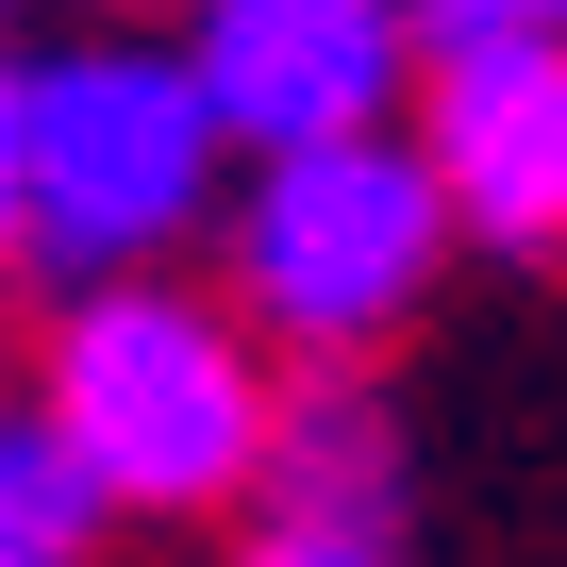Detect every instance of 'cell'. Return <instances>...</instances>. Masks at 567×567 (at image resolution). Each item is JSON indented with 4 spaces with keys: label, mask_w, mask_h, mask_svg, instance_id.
I'll use <instances>...</instances> for the list:
<instances>
[{
    "label": "cell",
    "mask_w": 567,
    "mask_h": 567,
    "mask_svg": "<svg viewBox=\"0 0 567 567\" xmlns=\"http://www.w3.org/2000/svg\"><path fill=\"white\" fill-rule=\"evenodd\" d=\"M34 417L51 451L101 484V517H217L267 484V334L184 301V284L117 267V284H68V318H51V368H34Z\"/></svg>",
    "instance_id": "6da1fadb"
},
{
    "label": "cell",
    "mask_w": 567,
    "mask_h": 567,
    "mask_svg": "<svg viewBox=\"0 0 567 567\" xmlns=\"http://www.w3.org/2000/svg\"><path fill=\"white\" fill-rule=\"evenodd\" d=\"M451 267V200L417 134H318V151H250L234 200V318L301 368H351L417 318V284Z\"/></svg>",
    "instance_id": "7a4b0ae2"
},
{
    "label": "cell",
    "mask_w": 567,
    "mask_h": 567,
    "mask_svg": "<svg viewBox=\"0 0 567 567\" xmlns=\"http://www.w3.org/2000/svg\"><path fill=\"white\" fill-rule=\"evenodd\" d=\"M217 101L184 51H51L34 68V151H18V250L68 267V284H117V267H167L217 200Z\"/></svg>",
    "instance_id": "3957f363"
},
{
    "label": "cell",
    "mask_w": 567,
    "mask_h": 567,
    "mask_svg": "<svg viewBox=\"0 0 567 567\" xmlns=\"http://www.w3.org/2000/svg\"><path fill=\"white\" fill-rule=\"evenodd\" d=\"M417 167L451 234L550 267L567 250V34H434L417 68Z\"/></svg>",
    "instance_id": "277c9868"
},
{
    "label": "cell",
    "mask_w": 567,
    "mask_h": 567,
    "mask_svg": "<svg viewBox=\"0 0 567 567\" xmlns=\"http://www.w3.org/2000/svg\"><path fill=\"white\" fill-rule=\"evenodd\" d=\"M184 68L234 151L384 134V101L417 68V0H184Z\"/></svg>",
    "instance_id": "5b68a950"
},
{
    "label": "cell",
    "mask_w": 567,
    "mask_h": 567,
    "mask_svg": "<svg viewBox=\"0 0 567 567\" xmlns=\"http://www.w3.org/2000/svg\"><path fill=\"white\" fill-rule=\"evenodd\" d=\"M267 517H301V534H384V501H401V434L351 401V368H318L301 401L267 417V484H250Z\"/></svg>",
    "instance_id": "8992f818"
},
{
    "label": "cell",
    "mask_w": 567,
    "mask_h": 567,
    "mask_svg": "<svg viewBox=\"0 0 567 567\" xmlns=\"http://www.w3.org/2000/svg\"><path fill=\"white\" fill-rule=\"evenodd\" d=\"M417 34H567V0H417Z\"/></svg>",
    "instance_id": "52a82bcc"
},
{
    "label": "cell",
    "mask_w": 567,
    "mask_h": 567,
    "mask_svg": "<svg viewBox=\"0 0 567 567\" xmlns=\"http://www.w3.org/2000/svg\"><path fill=\"white\" fill-rule=\"evenodd\" d=\"M250 567H384V534H301V517H267Z\"/></svg>",
    "instance_id": "ba28073f"
},
{
    "label": "cell",
    "mask_w": 567,
    "mask_h": 567,
    "mask_svg": "<svg viewBox=\"0 0 567 567\" xmlns=\"http://www.w3.org/2000/svg\"><path fill=\"white\" fill-rule=\"evenodd\" d=\"M18 151H34V68H0V250H18Z\"/></svg>",
    "instance_id": "9c48e42d"
},
{
    "label": "cell",
    "mask_w": 567,
    "mask_h": 567,
    "mask_svg": "<svg viewBox=\"0 0 567 567\" xmlns=\"http://www.w3.org/2000/svg\"><path fill=\"white\" fill-rule=\"evenodd\" d=\"M101 18H184V0H101Z\"/></svg>",
    "instance_id": "30bf717a"
}]
</instances>
